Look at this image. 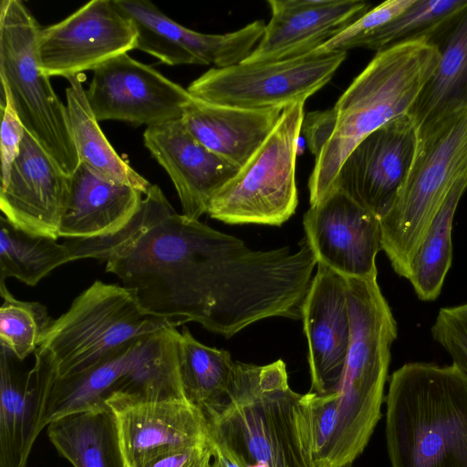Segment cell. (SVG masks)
Masks as SVG:
<instances>
[{
	"label": "cell",
	"instance_id": "6da1fadb",
	"mask_svg": "<svg viewBox=\"0 0 467 467\" xmlns=\"http://www.w3.org/2000/svg\"><path fill=\"white\" fill-rule=\"evenodd\" d=\"M106 271L149 313L178 327L197 322L229 338L262 319H298L317 258L306 238L254 250L243 240L178 213L158 185L142 199Z\"/></svg>",
	"mask_w": 467,
	"mask_h": 467
},
{
	"label": "cell",
	"instance_id": "7a4b0ae2",
	"mask_svg": "<svg viewBox=\"0 0 467 467\" xmlns=\"http://www.w3.org/2000/svg\"><path fill=\"white\" fill-rule=\"evenodd\" d=\"M385 401L390 467H467V376L455 364H404Z\"/></svg>",
	"mask_w": 467,
	"mask_h": 467
},
{
	"label": "cell",
	"instance_id": "3957f363",
	"mask_svg": "<svg viewBox=\"0 0 467 467\" xmlns=\"http://www.w3.org/2000/svg\"><path fill=\"white\" fill-rule=\"evenodd\" d=\"M206 421L211 442L237 467H314L303 395L282 359L241 362L231 403Z\"/></svg>",
	"mask_w": 467,
	"mask_h": 467
},
{
	"label": "cell",
	"instance_id": "277c9868",
	"mask_svg": "<svg viewBox=\"0 0 467 467\" xmlns=\"http://www.w3.org/2000/svg\"><path fill=\"white\" fill-rule=\"evenodd\" d=\"M440 56L438 47L425 39L403 41L376 53L334 106V132L315 158L308 181L310 206L329 193L344 161L362 140L408 114Z\"/></svg>",
	"mask_w": 467,
	"mask_h": 467
},
{
	"label": "cell",
	"instance_id": "5b68a950",
	"mask_svg": "<svg viewBox=\"0 0 467 467\" xmlns=\"http://www.w3.org/2000/svg\"><path fill=\"white\" fill-rule=\"evenodd\" d=\"M467 172V109L418 138L414 158L380 218L381 250L408 279L412 259L456 181Z\"/></svg>",
	"mask_w": 467,
	"mask_h": 467
},
{
	"label": "cell",
	"instance_id": "8992f818",
	"mask_svg": "<svg viewBox=\"0 0 467 467\" xmlns=\"http://www.w3.org/2000/svg\"><path fill=\"white\" fill-rule=\"evenodd\" d=\"M177 327L146 311L132 289L96 281L52 320L38 348L49 354L59 376H67L95 366L138 338Z\"/></svg>",
	"mask_w": 467,
	"mask_h": 467
},
{
	"label": "cell",
	"instance_id": "52a82bcc",
	"mask_svg": "<svg viewBox=\"0 0 467 467\" xmlns=\"http://www.w3.org/2000/svg\"><path fill=\"white\" fill-rule=\"evenodd\" d=\"M36 20L20 0L0 4L2 99H9L26 131L71 176L80 161L70 135L67 108L39 68Z\"/></svg>",
	"mask_w": 467,
	"mask_h": 467
},
{
	"label": "cell",
	"instance_id": "ba28073f",
	"mask_svg": "<svg viewBox=\"0 0 467 467\" xmlns=\"http://www.w3.org/2000/svg\"><path fill=\"white\" fill-rule=\"evenodd\" d=\"M304 105L296 102L283 109L263 144L211 201V218L230 224L281 225L295 213Z\"/></svg>",
	"mask_w": 467,
	"mask_h": 467
},
{
	"label": "cell",
	"instance_id": "9c48e42d",
	"mask_svg": "<svg viewBox=\"0 0 467 467\" xmlns=\"http://www.w3.org/2000/svg\"><path fill=\"white\" fill-rule=\"evenodd\" d=\"M347 57V52L316 49L285 60L212 67L187 90L206 102L244 109H285L322 88Z\"/></svg>",
	"mask_w": 467,
	"mask_h": 467
},
{
	"label": "cell",
	"instance_id": "30bf717a",
	"mask_svg": "<svg viewBox=\"0 0 467 467\" xmlns=\"http://www.w3.org/2000/svg\"><path fill=\"white\" fill-rule=\"evenodd\" d=\"M137 33L113 0H93L60 22L40 28L36 51L47 77L69 78L135 49Z\"/></svg>",
	"mask_w": 467,
	"mask_h": 467
},
{
	"label": "cell",
	"instance_id": "8fae6325",
	"mask_svg": "<svg viewBox=\"0 0 467 467\" xmlns=\"http://www.w3.org/2000/svg\"><path fill=\"white\" fill-rule=\"evenodd\" d=\"M86 96L98 121L147 127L181 119L192 99L187 88L128 53L93 70Z\"/></svg>",
	"mask_w": 467,
	"mask_h": 467
},
{
	"label": "cell",
	"instance_id": "7c38bea8",
	"mask_svg": "<svg viewBox=\"0 0 467 467\" xmlns=\"http://www.w3.org/2000/svg\"><path fill=\"white\" fill-rule=\"evenodd\" d=\"M113 1L134 26L135 49L170 66L224 68L240 64L256 47L265 26L263 20H255L231 33L203 34L178 24L150 1Z\"/></svg>",
	"mask_w": 467,
	"mask_h": 467
},
{
	"label": "cell",
	"instance_id": "4fadbf2b",
	"mask_svg": "<svg viewBox=\"0 0 467 467\" xmlns=\"http://www.w3.org/2000/svg\"><path fill=\"white\" fill-rule=\"evenodd\" d=\"M317 263L347 278H377L381 250L380 219L338 189H333L303 218Z\"/></svg>",
	"mask_w": 467,
	"mask_h": 467
},
{
	"label": "cell",
	"instance_id": "5bb4252c",
	"mask_svg": "<svg viewBox=\"0 0 467 467\" xmlns=\"http://www.w3.org/2000/svg\"><path fill=\"white\" fill-rule=\"evenodd\" d=\"M417 144V130L408 114L390 120L352 150L331 190H341L380 219L407 176Z\"/></svg>",
	"mask_w": 467,
	"mask_h": 467
},
{
	"label": "cell",
	"instance_id": "9a60e30c",
	"mask_svg": "<svg viewBox=\"0 0 467 467\" xmlns=\"http://www.w3.org/2000/svg\"><path fill=\"white\" fill-rule=\"evenodd\" d=\"M69 183L70 176L26 131L19 154L0 187L3 216L28 234L57 240Z\"/></svg>",
	"mask_w": 467,
	"mask_h": 467
},
{
	"label": "cell",
	"instance_id": "2e32d148",
	"mask_svg": "<svg viewBox=\"0 0 467 467\" xmlns=\"http://www.w3.org/2000/svg\"><path fill=\"white\" fill-rule=\"evenodd\" d=\"M6 348H0V467H26L32 447L46 427L47 403L57 367L40 348L25 372Z\"/></svg>",
	"mask_w": 467,
	"mask_h": 467
},
{
	"label": "cell",
	"instance_id": "e0dca14e",
	"mask_svg": "<svg viewBox=\"0 0 467 467\" xmlns=\"http://www.w3.org/2000/svg\"><path fill=\"white\" fill-rule=\"evenodd\" d=\"M305 296L301 317L308 346L311 388L325 394L340 380L346 363L351 324L347 277L317 263Z\"/></svg>",
	"mask_w": 467,
	"mask_h": 467
},
{
	"label": "cell",
	"instance_id": "ac0fdd59",
	"mask_svg": "<svg viewBox=\"0 0 467 467\" xmlns=\"http://www.w3.org/2000/svg\"><path fill=\"white\" fill-rule=\"evenodd\" d=\"M143 140L170 176L189 219L207 213L213 198L240 169L195 140L182 118L147 127Z\"/></svg>",
	"mask_w": 467,
	"mask_h": 467
},
{
	"label": "cell",
	"instance_id": "d6986e66",
	"mask_svg": "<svg viewBox=\"0 0 467 467\" xmlns=\"http://www.w3.org/2000/svg\"><path fill=\"white\" fill-rule=\"evenodd\" d=\"M271 18L242 63L272 62L310 53L369 10L362 0H268Z\"/></svg>",
	"mask_w": 467,
	"mask_h": 467
},
{
	"label": "cell",
	"instance_id": "ffe728a7",
	"mask_svg": "<svg viewBox=\"0 0 467 467\" xmlns=\"http://www.w3.org/2000/svg\"><path fill=\"white\" fill-rule=\"evenodd\" d=\"M126 467H141L162 454L208 441L202 412L185 400L111 408Z\"/></svg>",
	"mask_w": 467,
	"mask_h": 467
},
{
	"label": "cell",
	"instance_id": "44dd1931",
	"mask_svg": "<svg viewBox=\"0 0 467 467\" xmlns=\"http://www.w3.org/2000/svg\"><path fill=\"white\" fill-rule=\"evenodd\" d=\"M142 193L109 181L79 163L70 176L58 238L90 239L116 234L132 219Z\"/></svg>",
	"mask_w": 467,
	"mask_h": 467
},
{
	"label": "cell",
	"instance_id": "7402d4cb",
	"mask_svg": "<svg viewBox=\"0 0 467 467\" xmlns=\"http://www.w3.org/2000/svg\"><path fill=\"white\" fill-rule=\"evenodd\" d=\"M283 109H244L192 97L182 119L202 145L241 168L272 132Z\"/></svg>",
	"mask_w": 467,
	"mask_h": 467
},
{
	"label": "cell",
	"instance_id": "603a6c76",
	"mask_svg": "<svg viewBox=\"0 0 467 467\" xmlns=\"http://www.w3.org/2000/svg\"><path fill=\"white\" fill-rule=\"evenodd\" d=\"M436 46L437 67L408 111L418 138L467 109V7Z\"/></svg>",
	"mask_w": 467,
	"mask_h": 467
},
{
	"label": "cell",
	"instance_id": "cb8c5ba5",
	"mask_svg": "<svg viewBox=\"0 0 467 467\" xmlns=\"http://www.w3.org/2000/svg\"><path fill=\"white\" fill-rule=\"evenodd\" d=\"M180 378L184 397L205 419L222 411L238 387L241 362L223 349L199 342L187 327L177 343Z\"/></svg>",
	"mask_w": 467,
	"mask_h": 467
},
{
	"label": "cell",
	"instance_id": "d4e9b609",
	"mask_svg": "<svg viewBox=\"0 0 467 467\" xmlns=\"http://www.w3.org/2000/svg\"><path fill=\"white\" fill-rule=\"evenodd\" d=\"M139 339L88 369L67 376L57 373L47 403L45 426L67 415L107 405L109 398L120 394L128 383Z\"/></svg>",
	"mask_w": 467,
	"mask_h": 467
},
{
	"label": "cell",
	"instance_id": "484cf974",
	"mask_svg": "<svg viewBox=\"0 0 467 467\" xmlns=\"http://www.w3.org/2000/svg\"><path fill=\"white\" fill-rule=\"evenodd\" d=\"M47 436L73 467H126L115 414L108 405L50 422Z\"/></svg>",
	"mask_w": 467,
	"mask_h": 467
},
{
	"label": "cell",
	"instance_id": "4316f807",
	"mask_svg": "<svg viewBox=\"0 0 467 467\" xmlns=\"http://www.w3.org/2000/svg\"><path fill=\"white\" fill-rule=\"evenodd\" d=\"M466 7L467 0H415L401 14L373 30L348 38L336 36L317 49L347 52L362 47L379 52L413 39L436 45Z\"/></svg>",
	"mask_w": 467,
	"mask_h": 467
},
{
	"label": "cell",
	"instance_id": "83f0119b",
	"mask_svg": "<svg viewBox=\"0 0 467 467\" xmlns=\"http://www.w3.org/2000/svg\"><path fill=\"white\" fill-rule=\"evenodd\" d=\"M67 80V123L79 161L99 176L147 195L152 184L120 158L105 137L88 101L80 75Z\"/></svg>",
	"mask_w": 467,
	"mask_h": 467
},
{
	"label": "cell",
	"instance_id": "f1b7e54d",
	"mask_svg": "<svg viewBox=\"0 0 467 467\" xmlns=\"http://www.w3.org/2000/svg\"><path fill=\"white\" fill-rule=\"evenodd\" d=\"M466 190L467 172L447 194L412 259L408 280L420 300L433 301L441 294L452 262V222Z\"/></svg>",
	"mask_w": 467,
	"mask_h": 467
},
{
	"label": "cell",
	"instance_id": "f546056e",
	"mask_svg": "<svg viewBox=\"0 0 467 467\" xmlns=\"http://www.w3.org/2000/svg\"><path fill=\"white\" fill-rule=\"evenodd\" d=\"M72 262L64 242L34 235L18 229L0 217V282L14 277L27 285H36L55 268Z\"/></svg>",
	"mask_w": 467,
	"mask_h": 467
},
{
	"label": "cell",
	"instance_id": "4dcf8cb0",
	"mask_svg": "<svg viewBox=\"0 0 467 467\" xmlns=\"http://www.w3.org/2000/svg\"><path fill=\"white\" fill-rule=\"evenodd\" d=\"M0 295L1 345L23 361L36 352L52 320L44 305L16 299L5 282H0Z\"/></svg>",
	"mask_w": 467,
	"mask_h": 467
},
{
	"label": "cell",
	"instance_id": "1f68e13d",
	"mask_svg": "<svg viewBox=\"0 0 467 467\" xmlns=\"http://www.w3.org/2000/svg\"><path fill=\"white\" fill-rule=\"evenodd\" d=\"M431 334L467 376V304L441 308Z\"/></svg>",
	"mask_w": 467,
	"mask_h": 467
},
{
	"label": "cell",
	"instance_id": "d6a6232c",
	"mask_svg": "<svg viewBox=\"0 0 467 467\" xmlns=\"http://www.w3.org/2000/svg\"><path fill=\"white\" fill-rule=\"evenodd\" d=\"M1 184L8 178L17 158L26 130L9 99L1 101Z\"/></svg>",
	"mask_w": 467,
	"mask_h": 467
},
{
	"label": "cell",
	"instance_id": "836d02e7",
	"mask_svg": "<svg viewBox=\"0 0 467 467\" xmlns=\"http://www.w3.org/2000/svg\"><path fill=\"white\" fill-rule=\"evenodd\" d=\"M337 122L334 108L316 110L304 116L301 132H303L308 148L317 158L330 140Z\"/></svg>",
	"mask_w": 467,
	"mask_h": 467
},
{
	"label": "cell",
	"instance_id": "e575fe53",
	"mask_svg": "<svg viewBox=\"0 0 467 467\" xmlns=\"http://www.w3.org/2000/svg\"><path fill=\"white\" fill-rule=\"evenodd\" d=\"M213 451L208 438L205 442L156 457L141 467H209Z\"/></svg>",
	"mask_w": 467,
	"mask_h": 467
},
{
	"label": "cell",
	"instance_id": "d590c367",
	"mask_svg": "<svg viewBox=\"0 0 467 467\" xmlns=\"http://www.w3.org/2000/svg\"><path fill=\"white\" fill-rule=\"evenodd\" d=\"M213 456L209 467H237L213 446Z\"/></svg>",
	"mask_w": 467,
	"mask_h": 467
}]
</instances>
